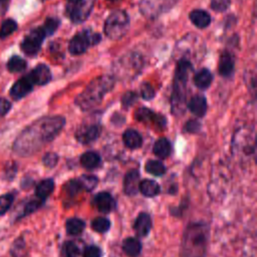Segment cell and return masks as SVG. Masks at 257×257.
Returning a JSON list of instances; mask_svg holds the SVG:
<instances>
[{
	"label": "cell",
	"mask_w": 257,
	"mask_h": 257,
	"mask_svg": "<svg viewBox=\"0 0 257 257\" xmlns=\"http://www.w3.org/2000/svg\"><path fill=\"white\" fill-rule=\"evenodd\" d=\"M65 125V118L61 115L42 116L27 127L16 138L12 149L21 157L34 155L44 146L52 142Z\"/></svg>",
	"instance_id": "1"
},
{
	"label": "cell",
	"mask_w": 257,
	"mask_h": 257,
	"mask_svg": "<svg viewBox=\"0 0 257 257\" xmlns=\"http://www.w3.org/2000/svg\"><path fill=\"white\" fill-rule=\"evenodd\" d=\"M210 230L204 222H194L187 226L181 243L182 257H205L208 250Z\"/></svg>",
	"instance_id": "2"
},
{
	"label": "cell",
	"mask_w": 257,
	"mask_h": 257,
	"mask_svg": "<svg viewBox=\"0 0 257 257\" xmlns=\"http://www.w3.org/2000/svg\"><path fill=\"white\" fill-rule=\"evenodd\" d=\"M114 85V78L110 75H100L93 80L75 98V104L86 111L97 106L104 95L109 92Z\"/></svg>",
	"instance_id": "3"
},
{
	"label": "cell",
	"mask_w": 257,
	"mask_h": 257,
	"mask_svg": "<svg viewBox=\"0 0 257 257\" xmlns=\"http://www.w3.org/2000/svg\"><path fill=\"white\" fill-rule=\"evenodd\" d=\"M193 70V64L190 60L186 58H181L176 67L173 92L171 97V107L172 112L175 115H181L185 111L186 106V91L187 82L190 72Z\"/></svg>",
	"instance_id": "4"
},
{
	"label": "cell",
	"mask_w": 257,
	"mask_h": 257,
	"mask_svg": "<svg viewBox=\"0 0 257 257\" xmlns=\"http://www.w3.org/2000/svg\"><path fill=\"white\" fill-rule=\"evenodd\" d=\"M130 26V18L123 10H113L106 18L103 31L104 34L112 40L119 39L125 35Z\"/></svg>",
	"instance_id": "5"
},
{
	"label": "cell",
	"mask_w": 257,
	"mask_h": 257,
	"mask_svg": "<svg viewBox=\"0 0 257 257\" xmlns=\"http://www.w3.org/2000/svg\"><path fill=\"white\" fill-rule=\"evenodd\" d=\"M100 40L98 33H93L90 30H82L75 34L69 41L68 50L72 55H79L84 53L91 45H95Z\"/></svg>",
	"instance_id": "6"
},
{
	"label": "cell",
	"mask_w": 257,
	"mask_h": 257,
	"mask_svg": "<svg viewBox=\"0 0 257 257\" xmlns=\"http://www.w3.org/2000/svg\"><path fill=\"white\" fill-rule=\"evenodd\" d=\"M49 36L43 25L31 30L22 40L20 47L22 51L28 56L36 55L43 43L45 37Z\"/></svg>",
	"instance_id": "7"
},
{
	"label": "cell",
	"mask_w": 257,
	"mask_h": 257,
	"mask_svg": "<svg viewBox=\"0 0 257 257\" xmlns=\"http://www.w3.org/2000/svg\"><path fill=\"white\" fill-rule=\"evenodd\" d=\"M179 0H141L140 11L148 18H157L173 8Z\"/></svg>",
	"instance_id": "8"
},
{
	"label": "cell",
	"mask_w": 257,
	"mask_h": 257,
	"mask_svg": "<svg viewBox=\"0 0 257 257\" xmlns=\"http://www.w3.org/2000/svg\"><path fill=\"white\" fill-rule=\"evenodd\" d=\"M143 66V60L142 57L138 54H127L124 55L123 57L119 58L118 62L115 63V68H116V73L117 74H122L126 76L127 69H128V75L133 74L135 75L138 71Z\"/></svg>",
	"instance_id": "9"
},
{
	"label": "cell",
	"mask_w": 257,
	"mask_h": 257,
	"mask_svg": "<svg viewBox=\"0 0 257 257\" xmlns=\"http://www.w3.org/2000/svg\"><path fill=\"white\" fill-rule=\"evenodd\" d=\"M94 0H80L76 4L68 5V13L72 22L78 23L84 21L92 10Z\"/></svg>",
	"instance_id": "10"
},
{
	"label": "cell",
	"mask_w": 257,
	"mask_h": 257,
	"mask_svg": "<svg viewBox=\"0 0 257 257\" xmlns=\"http://www.w3.org/2000/svg\"><path fill=\"white\" fill-rule=\"evenodd\" d=\"M34 83L30 76L27 74L19 78L10 88V95L13 99L18 100L30 93L34 87Z\"/></svg>",
	"instance_id": "11"
},
{
	"label": "cell",
	"mask_w": 257,
	"mask_h": 257,
	"mask_svg": "<svg viewBox=\"0 0 257 257\" xmlns=\"http://www.w3.org/2000/svg\"><path fill=\"white\" fill-rule=\"evenodd\" d=\"M135 118L141 122H153L161 130L166 126V118L163 115L155 113L148 107H140L135 112Z\"/></svg>",
	"instance_id": "12"
},
{
	"label": "cell",
	"mask_w": 257,
	"mask_h": 257,
	"mask_svg": "<svg viewBox=\"0 0 257 257\" xmlns=\"http://www.w3.org/2000/svg\"><path fill=\"white\" fill-rule=\"evenodd\" d=\"M99 135H100V127L97 124L93 123V124L79 127L75 133V138L80 144L86 145L96 141Z\"/></svg>",
	"instance_id": "13"
},
{
	"label": "cell",
	"mask_w": 257,
	"mask_h": 257,
	"mask_svg": "<svg viewBox=\"0 0 257 257\" xmlns=\"http://www.w3.org/2000/svg\"><path fill=\"white\" fill-rule=\"evenodd\" d=\"M92 204L95 208L101 213H109L115 209L116 203L113 197L107 192H99L97 193L92 200Z\"/></svg>",
	"instance_id": "14"
},
{
	"label": "cell",
	"mask_w": 257,
	"mask_h": 257,
	"mask_svg": "<svg viewBox=\"0 0 257 257\" xmlns=\"http://www.w3.org/2000/svg\"><path fill=\"white\" fill-rule=\"evenodd\" d=\"M140 173L138 170L134 169L128 171L123 179V192L126 196L133 197L136 196L139 192L140 185Z\"/></svg>",
	"instance_id": "15"
},
{
	"label": "cell",
	"mask_w": 257,
	"mask_h": 257,
	"mask_svg": "<svg viewBox=\"0 0 257 257\" xmlns=\"http://www.w3.org/2000/svg\"><path fill=\"white\" fill-rule=\"evenodd\" d=\"M153 222L148 213L142 212L136 218L134 223V231L138 237H146L152 230Z\"/></svg>",
	"instance_id": "16"
},
{
	"label": "cell",
	"mask_w": 257,
	"mask_h": 257,
	"mask_svg": "<svg viewBox=\"0 0 257 257\" xmlns=\"http://www.w3.org/2000/svg\"><path fill=\"white\" fill-rule=\"evenodd\" d=\"M28 75L35 85H44L51 80L50 69L43 63L34 67L30 72H28Z\"/></svg>",
	"instance_id": "17"
},
{
	"label": "cell",
	"mask_w": 257,
	"mask_h": 257,
	"mask_svg": "<svg viewBox=\"0 0 257 257\" xmlns=\"http://www.w3.org/2000/svg\"><path fill=\"white\" fill-rule=\"evenodd\" d=\"M187 105H188L189 110L198 117L204 116L206 114L207 108H208V104H207V100H206L205 96L200 95V94L193 96Z\"/></svg>",
	"instance_id": "18"
},
{
	"label": "cell",
	"mask_w": 257,
	"mask_h": 257,
	"mask_svg": "<svg viewBox=\"0 0 257 257\" xmlns=\"http://www.w3.org/2000/svg\"><path fill=\"white\" fill-rule=\"evenodd\" d=\"M122 141L126 148L131 150H136L142 147L143 145V138L140 133L136 130L128 128L122 135Z\"/></svg>",
	"instance_id": "19"
},
{
	"label": "cell",
	"mask_w": 257,
	"mask_h": 257,
	"mask_svg": "<svg viewBox=\"0 0 257 257\" xmlns=\"http://www.w3.org/2000/svg\"><path fill=\"white\" fill-rule=\"evenodd\" d=\"M234 71V57L228 51L222 53L219 60V73L224 77H229Z\"/></svg>",
	"instance_id": "20"
},
{
	"label": "cell",
	"mask_w": 257,
	"mask_h": 257,
	"mask_svg": "<svg viewBox=\"0 0 257 257\" xmlns=\"http://www.w3.org/2000/svg\"><path fill=\"white\" fill-rule=\"evenodd\" d=\"M139 191L145 197L153 198V197H156L157 195L160 194L161 187H160V185L156 181L151 180V179H145V180H142L140 182Z\"/></svg>",
	"instance_id": "21"
},
{
	"label": "cell",
	"mask_w": 257,
	"mask_h": 257,
	"mask_svg": "<svg viewBox=\"0 0 257 257\" xmlns=\"http://www.w3.org/2000/svg\"><path fill=\"white\" fill-rule=\"evenodd\" d=\"M54 181L52 179H44L40 181L35 188L36 198L45 201L54 190Z\"/></svg>",
	"instance_id": "22"
},
{
	"label": "cell",
	"mask_w": 257,
	"mask_h": 257,
	"mask_svg": "<svg viewBox=\"0 0 257 257\" xmlns=\"http://www.w3.org/2000/svg\"><path fill=\"white\" fill-rule=\"evenodd\" d=\"M190 20L198 28H206L211 22L209 13L201 9H195L190 13Z\"/></svg>",
	"instance_id": "23"
},
{
	"label": "cell",
	"mask_w": 257,
	"mask_h": 257,
	"mask_svg": "<svg viewBox=\"0 0 257 257\" xmlns=\"http://www.w3.org/2000/svg\"><path fill=\"white\" fill-rule=\"evenodd\" d=\"M122 250L128 257H137L142 251V243L139 239L128 237L122 242Z\"/></svg>",
	"instance_id": "24"
},
{
	"label": "cell",
	"mask_w": 257,
	"mask_h": 257,
	"mask_svg": "<svg viewBox=\"0 0 257 257\" xmlns=\"http://www.w3.org/2000/svg\"><path fill=\"white\" fill-rule=\"evenodd\" d=\"M154 154L160 159H166L171 155L172 147L171 143L166 138H160L153 147Z\"/></svg>",
	"instance_id": "25"
},
{
	"label": "cell",
	"mask_w": 257,
	"mask_h": 257,
	"mask_svg": "<svg viewBox=\"0 0 257 257\" xmlns=\"http://www.w3.org/2000/svg\"><path fill=\"white\" fill-rule=\"evenodd\" d=\"M213 80V75L209 69L203 68L199 70L194 76V83L200 89H206L210 86Z\"/></svg>",
	"instance_id": "26"
},
{
	"label": "cell",
	"mask_w": 257,
	"mask_h": 257,
	"mask_svg": "<svg viewBox=\"0 0 257 257\" xmlns=\"http://www.w3.org/2000/svg\"><path fill=\"white\" fill-rule=\"evenodd\" d=\"M80 164L87 170L95 169L100 164V157L95 152H85L80 156Z\"/></svg>",
	"instance_id": "27"
},
{
	"label": "cell",
	"mask_w": 257,
	"mask_h": 257,
	"mask_svg": "<svg viewBox=\"0 0 257 257\" xmlns=\"http://www.w3.org/2000/svg\"><path fill=\"white\" fill-rule=\"evenodd\" d=\"M84 228H85V223L83 220L79 218H69L66 220L65 229H66V232L71 236L79 235L80 233H82Z\"/></svg>",
	"instance_id": "28"
},
{
	"label": "cell",
	"mask_w": 257,
	"mask_h": 257,
	"mask_svg": "<svg viewBox=\"0 0 257 257\" xmlns=\"http://www.w3.org/2000/svg\"><path fill=\"white\" fill-rule=\"evenodd\" d=\"M10 254L12 257H26L28 254L26 242L22 237H18L14 240L10 248Z\"/></svg>",
	"instance_id": "29"
},
{
	"label": "cell",
	"mask_w": 257,
	"mask_h": 257,
	"mask_svg": "<svg viewBox=\"0 0 257 257\" xmlns=\"http://www.w3.org/2000/svg\"><path fill=\"white\" fill-rule=\"evenodd\" d=\"M7 69L12 72V73H17V72H22L26 69L27 63L25 61V59H23L22 57L18 56V55H14L12 57L9 58V60L7 61Z\"/></svg>",
	"instance_id": "30"
},
{
	"label": "cell",
	"mask_w": 257,
	"mask_h": 257,
	"mask_svg": "<svg viewBox=\"0 0 257 257\" xmlns=\"http://www.w3.org/2000/svg\"><path fill=\"white\" fill-rule=\"evenodd\" d=\"M145 170L147 173L157 177H161L166 173V167L161 161H158V160L148 161L145 166Z\"/></svg>",
	"instance_id": "31"
},
{
	"label": "cell",
	"mask_w": 257,
	"mask_h": 257,
	"mask_svg": "<svg viewBox=\"0 0 257 257\" xmlns=\"http://www.w3.org/2000/svg\"><path fill=\"white\" fill-rule=\"evenodd\" d=\"M17 29V22L11 18L5 19L0 26V39H5Z\"/></svg>",
	"instance_id": "32"
},
{
	"label": "cell",
	"mask_w": 257,
	"mask_h": 257,
	"mask_svg": "<svg viewBox=\"0 0 257 257\" xmlns=\"http://www.w3.org/2000/svg\"><path fill=\"white\" fill-rule=\"evenodd\" d=\"M91 228L97 233H105L110 228V222L104 217H97L91 222Z\"/></svg>",
	"instance_id": "33"
},
{
	"label": "cell",
	"mask_w": 257,
	"mask_h": 257,
	"mask_svg": "<svg viewBox=\"0 0 257 257\" xmlns=\"http://www.w3.org/2000/svg\"><path fill=\"white\" fill-rule=\"evenodd\" d=\"M44 203V201L36 198V199H32V200H29L25 205H24V208L22 210V213L19 215V218H22V217H25L33 212H35L36 210H38L42 204Z\"/></svg>",
	"instance_id": "34"
},
{
	"label": "cell",
	"mask_w": 257,
	"mask_h": 257,
	"mask_svg": "<svg viewBox=\"0 0 257 257\" xmlns=\"http://www.w3.org/2000/svg\"><path fill=\"white\" fill-rule=\"evenodd\" d=\"M63 255L65 257H83V253L72 241H67L63 244Z\"/></svg>",
	"instance_id": "35"
},
{
	"label": "cell",
	"mask_w": 257,
	"mask_h": 257,
	"mask_svg": "<svg viewBox=\"0 0 257 257\" xmlns=\"http://www.w3.org/2000/svg\"><path fill=\"white\" fill-rule=\"evenodd\" d=\"M78 181L82 187V190L85 191H91L93 190L97 185V178L92 175H83L80 178H78Z\"/></svg>",
	"instance_id": "36"
},
{
	"label": "cell",
	"mask_w": 257,
	"mask_h": 257,
	"mask_svg": "<svg viewBox=\"0 0 257 257\" xmlns=\"http://www.w3.org/2000/svg\"><path fill=\"white\" fill-rule=\"evenodd\" d=\"M63 189L69 197H75L82 190V187H81L78 179H73V180H69L64 185Z\"/></svg>",
	"instance_id": "37"
},
{
	"label": "cell",
	"mask_w": 257,
	"mask_h": 257,
	"mask_svg": "<svg viewBox=\"0 0 257 257\" xmlns=\"http://www.w3.org/2000/svg\"><path fill=\"white\" fill-rule=\"evenodd\" d=\"M14 201V195L12 193H6L0 196V216L4 215L11 207Z\"/></svg>",
	"instance_id": "38"
},
{
	"label": "cell",
	"mask_w": 257,
	"mask_h": 257,
	"mask_svg": "<svg viewBox=\"0 0 257 257\" xmlns=\"http://www.w3.org/2000/svg\"><path fill=\"white\" fill-rule=\"evenodd\" d=\"M42 163L46 168H54L58 163V156L55 153L48 152L43 156Z\"/></svg>",
	"instance_id": "39"
},
{
	"label": "cell",
	"mask_w": 257,
	"mask_h": 257,
	"mask_svg": "<svg viewBox=\"0 0 257 257\" xmlns=\"http://www.w3.org/2000/svg\"><path fill=\"white\" fill-rule=\"evenodd\" d=\"M43 26L44 28L46 29L48 35H52L54 33V31L58 28L59 26V20L57 18H54V17H48L45 22L43 23Z\"/></svg>",
	"instance_id": "40"
},
{
	"label": "cell",
	"mask_w": 257,
	"mask_h": 257,
	"mask_svg": "<svg viewBox=\"0 0 257 257\" xmlns=\"http://www.w3.org/2000/svg\"><path fill=\"white\" fill-rule=\"evenodd\" d=\"M138 99V95L134 91H126L121 97V103L124 108L132 106Z\"/></svg>",
	"instance_id": "41"
},
{
	"label": "cell",
	"mask_w": 257,
	"mask_h": 257,
	"mask_svg": "<svg viewBox=\"0 0 257 257\" xmlns=\"http://www.w3.org/2000/svg\"><path fill=\"white\" fill-rule=\"evenodd\" d=\"M141 95L146 100L152 99L155 96V90H154L153 86L148 82L143 83L141 86Z\"/></svg>",
	"instance_id": "42"
},
{
	"label": "cell",
	"mask_w": 257,
	"mask_h": 257,
	"mask_svg": "<svg viewBox=\"0 0 257 257\" xmlns=\"http://www.w3.org/2000/svg\"><path fill=\"white\" fill-rule=\"evenodd\" d=\"M201 130V123L196 120V119H189L185 125H184V131L189 134H197Z\"/></svg>",
	"instance_id": "43"
},
{
	"label": "cell",
	"mask_w": 257,
	"mask_h": 257,
	"mask_svg": "<svg viewBox=\"0 0 257 257\" xmlns=\"http://www.w3.org/2000/svg\"><path fill=\"white\" fill-rule=\"evenodd\" d=\"M231 4V0H212L211 7L214 11L222 12L225 11Z\"/></svg>",
	"instance_id": "44"
},
{
	"label": "cell",
	"mask_w": 257,
	"mask_h": 257,
	"mask_svg": "<svg viewBox=\"0 0 257 257\" xmlns=\"http://www.w3.org/2000/svg\"><path fill=\"white\" fill-rule=\"evenodd\" d=\"M102 251L98 246L90 245L85 247L83 251V257H101Z\"/></svg>",
	"instance_id": "45"
},
{
	"label": "cell",
	"mask_w": 257,
	"mask_h": 257,
	"mask_svg": "<svg viewBox=\"0 0 257 257\" xmlns=\"http://www.w3.org/2000/svg\"><path fill=\"white\" fill-rule=\"evenodd\" d=\"M11 106L12 104L8 99L4 97H0V117L6 115L11 109Z\"/></svg>",
	"instance_id": "46"
},
{
	"label": "cell",
	"mask_w": 257,
	"mask_h": 257,
	"mask_svg": "<svg viewBox=\"0 0 257 257\" xmlns=\"http://www.w3.org/2000/svg\"><path fill=\"white\" fill-rule=\"evenodd\" d=\"M16 172H17V167H16L15 163L8 164L5 169V176L8 180H12L16 176Z\"/></svg>",
	"instance_id": "47"
},
{
	"label": "cell",
	"mask_w": 257,
	"mask_h": 257,
	"mask_svg": "<svg viewBox=\"0 0 257 257\" xmlns=\"http://www.w3.org/2000/svg\"><path fill=\"white\" fill-rule=\"evenodd\" d=\"M10 4V0H0V16L5 15L8 10Z\"/></svg>",
	"instance_id": "48"
},
{
	"label": "cell",
	"mask_w": 257,
	"mask_h": 257,
	"mask_svg": "<svg viewBox=\"0 0 257 257\" xmlns=\"http://www.w3.org/2000/svg\"><path fill=\"white\" fill-rule=\"evenodd\" d=\"M68 1V3H69V5H72V4H76L77 2H79L80 0H67Z\"/></svg>",
	"instance_id": "49"
},
{
	"label": "cell",
	"mask_w": 257,
	"mask_h": 257,
	"mask_svg": "<svg viewBox=\"0 0 257 257\" xmlns=\"http://www.w3.org/2000/svg\"><path fill=\"white\" fill-rule=\"evenodd\" d=\"M243 257H251V256H250V255H249V256H247V255H244ZM252 257H254V256H252Z\"/></svg>",
	"instance_id": "50"
},
{
	"label": "cell",
	"mask_w": 257,
	"mask_h": 257,
	"mask_svg": "<svg viewBox=\"0 0 257 257\" xmlns=\"http://www.w3.org/2000/svg\"><path fill=\"white\" fill-rule=\"evenodd\" d=\"M108 1H116V0H108Z\"/></svg>",
	"instance_id": "51"
}]
</instances>
